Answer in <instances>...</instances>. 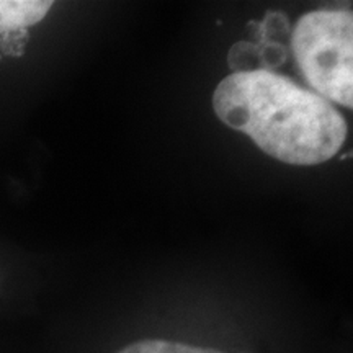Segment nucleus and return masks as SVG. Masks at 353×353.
<instances>
[{
	"label": "nucleus",
	"instance_id": "423d86ee",
	"mask_svg": "<svg viewBox=\"0 0 353 353\" xmlns=\"http://www.w3.org/2000/svg\"><path fill=\"white\" fill-rule=\"evenodd\" d=\"M262 26V43L263 41H273L281 43L286 34L290 33V23L288 19L280 12H270L265 15L263 21H260Z\"/></svg>",
	"mask_w": 353,
	"mask_h": 353
},
{
	"label": "nucleus",
	"instance_id": "0eeeda50",
	"mask_svg": "<svg viewBox=\"0 0 353 353\" xmlns=\"http://www.w3.org/2000/svg\"><path fill=\"white\" fill-rule=\"evenodd\" d=\"M259 51L262 70H273L280 68L281 64L286 63V57H288V50H286L283 43L263 41L259 44Z\"/></svg>",
	"mask_w": 353,
	"mask_h": 353
},
{
	"label": "nucleus",
	"instance_id": "20e7f679",
	"mask_svg": "<svg viewBox=\"0 0 353 353\" xmlns=\"http://www.w3.org/2000/svg\"><path fill=\"white\" fill-rule=\"evenodd\" d=\"M117 353H224L208 347H195L187 345V343L161 341V339H152V341H141L128 345Z\"/></svg>",
	"mask_w": 353,
	"mask_h": 353
},
{
	"label": "nucleus",
	"instance_id": "39448f33",
	"mask_svg": "<svg viewBox=\"0 0 353 353\" xmlns=\"http://www.w3.org/2000/svg\"><path fill=\"white\" fill-rule=\"evenodd\" d=\"M228 64L232 74L260 70L262 65H260L259 44L250 41L236 43L228 54Z\"/></svg>",
	"mask_w": 353,
	"mask_h": 353
},
{
	"label": "nucleus",
	"instance_id": "6e6552de",
	"mask_svg": "<svg viewBox=\"0 0 353 353\" xmlns=\"http://www.w3.org/2000/svg\"><path fill=\"white\" fill-rule=\"evenodd\" d=\"M28 38V30H19V32L2 34V38H0V51L7 56H21L25 52Z\"/></svg>",
	"mask_w": 353,
	"mask_h": 353
},
{
	"label": "nucleus",
	"instance_id": "7ed1b4c3",
	"mask_svg": "<svg viewBox=\"0 0 353 353\" xmlns=\"http://www.w3.org/2000/svg\"><path fill=\"white\" fill-rule=\"evenodd\" d=\"M51 7L43 0H0V37L39 23Z\"/></svg>",
	"mask_w": 353,
	"mask_h": 353
},
{
	"label": "nucleus",
	"instance_id": "f03ea898",
	"mask_svg": "<svg viewBox=\"0 0 353 353\" xmlns=\"http://www.w3.org/2000/svg\"><path fill=\"white\" fill-rule=\"evenodd\" d=\"M291 51L304 79L330 103L353 108V15L321 8L303 15L291 32Z\"/></svg>",
	"mask_w": 353,
	"mask_h": 353
},
{
	"label": "nucleus",
	"instance_id": "f257e3e1",
	"mask_svg": "<svg viewBox=\"0 0 353 353\" xmlns=\"http://www.w3.org/2000/svg\"><path fill=\"white\" fill-rule=\"evenodd\" d=\"M213 107L221 121L285 164L327 162L347 139V121L334 103L273 70L228 76Z\"/></svg>",
	"mask_w": 353,
	"mask_h": 353
}]
</instances>
